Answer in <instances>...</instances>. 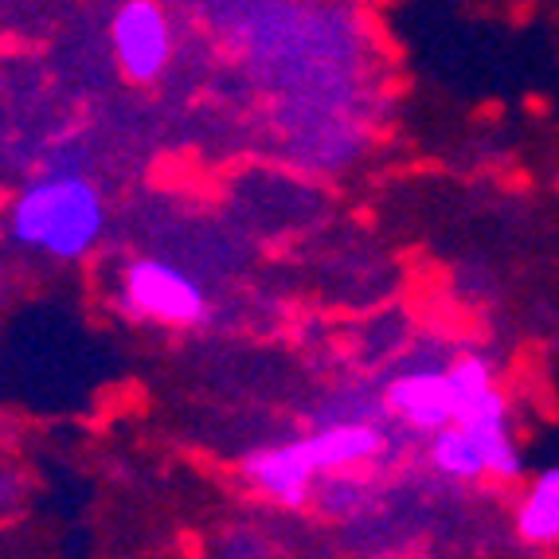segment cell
Returning <instances> with one entry per match:
<instances>
[{"label":"cell","instance_id":"cell-1","mask_svg":"<svg viewBox=\"0 0 559 559\" xmlns=\"http://www.w3.org/2000/svg\"><path fill=\"white\" fill-rule=\"evenodd\" d=\"M4 231L20 251L51 262H79L103 242L106 200L94 180L79 173H51L20 188Z\"/></svg>","mask_w":559,"mask_h":559},{"label":"cell","instance_id":"cell-2","mask_svg":"<svg viewBox=\"0 0 559 559\" xmlns=\"http://www.w3.org/2000/svg\"><path fill=\"white\" fill-rule=\"evenodd\" d=\"M450 376L457 383V427L477 442L489 477L516 481L524 474V454L513 430V411L497 388L493 364L481 353H462L450 360Z\"/></svg>","mask_w":559,"mask_h":559},{"label":"cell","instance_id":"cell-3","mask_svg":"<svg viewBox=\"0 0 559 559\" xmlns=\"http://www.w3.org/2000/svg\"><path fill=\"white\" fill-rule=\"evenodd\" d=\"M121 306L138 321L165 329H192L207 318V289L197 274L168 259H133L121 271Z\"/></svg>","mask_w":559,"mask_h":559},{"label":"cell","instance_id":"cell-4","mask_svg":"<svg viewBox=\"0 0 559 559\" xmlns=\"http://www.w3.org/2000/svg\"><path fill=\"white\" fill-rule=\"evenodd\" d=\"M110 47L130 83H157L173 63V24L157 0H126L110 20Z\"/></svg>","mask_w":559,"mask_h":559},{"label":"cell","instance_id":"cell-5","mask_svg":"<svg viewBox=\"0 0 559 559\" xmlns=\"http://www.w3.org/2000/svg\"><path fill=\"white\" fill-rule=\"evenodd\" d=\"M383 407L395 423L415 435H435L439 427L457 419V383L450 364H419L403 368L383 388Z\"/></svg>","mask_w":559,"mask_h":559},{"label":"cell","instance_id":"cell-6","mask_svg":"<svg viewBox=\"0 0 559 559\" xmlns=\"http://www.w3.org/2000/svg\"><path fill=\"white\" fill-rule=\"evenodd\" d=\"M242 474L259 497H266L278 509H306L313 497L321 469L309 454L306 439L282 442V447H262L242 462Z\"/></svg>","mask_w":559,"mask_h":559},{"label":"cell","instance_id":"cell-7","mask_svg":"<svg viewBox=\"0 0 559 559\" xmlns=\"http://www.w3.org/2000/svg\"><path fill=\"white\" fill-rule=\"evenodd\" d=\"M318 462L321 477L325 474H345V469H356L364 462H372L383 450V430L372 427V423L348 419V423H325V427L309 430L301 435Z\"/></svg>","mask_w":559,"mask_h":559},{"label":"cell","instance_id":"cell-8","mask_svg":"<svg viewBox=\"0 0 559 559\" xmlns=\"http://www.w3.org/2000/svg\"><path fill=\"white\" fill-rule=\"evenodd\" d=\"M513 524L528 548H559V466L540 469L524 485Z\"/></svg>","mask_w":559,"mask_h":559},{"label":"cell","instance_id":"cell-9","mask_svg":"<svg viewBox=\"0 0 559 559\" xmlns=\"http://www.w3.org/2000/svg\"><path fill=\"white\" fill-rule=\"evenodd\" d=\"M427 462L435 474L450 477V481H457V485H474V481H481V477H489L477 442L469 439L457 423H447V427H439L435 435H427Z\"/></svg>","mask_w":559,"mask_h":559}]
</instances>
